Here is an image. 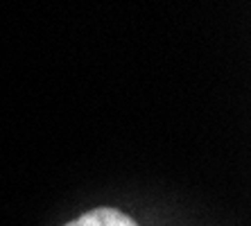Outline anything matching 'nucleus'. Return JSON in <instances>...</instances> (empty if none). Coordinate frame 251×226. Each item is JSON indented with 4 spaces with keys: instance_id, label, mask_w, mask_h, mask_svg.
Wrapping results in <instances>:
<instances>
[{
    "instance_id": "nucleus-1",
    "label": "nucleus",
    "mask_w": 251,
    "mask_h": 226,
    "mask_svg": "<svg viewBox=\"0 0 251 226\" xmlns=\"http://www.w3.org/2000/svg\"><path fill=\"white\" fill-rule=\"evenodd\" d=\"M66 226H138L129 215L120 213L116 208H95L91 213H84L82 217L68 222Z\"/></svg>"
}]
</instances>
